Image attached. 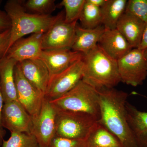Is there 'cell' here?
<instances>
[{
	"instance_id": "4316f807",
	"label": "cell",
	"mask_w": 147,
	"mask_h": 147,
	"mask_svg": "<svg viewBox=\"0 0 147 147\" xmlns=\"http://www.w3.org/2000/svg\"><path fill=\"white\" fill-rule=\"evenodd\" d=\"M49 147H85V140H76L55 136Z\"/></svg>"
},
{
	"instance_id": "6da1fadb",
	"label": "cell",
	"mask_w": 147,
	"mask_h": 147,
	"mask_svg": "<svg viewBox=\"0 0 147 147\" xmlns=\"http://www.w3.org/2000/svg\"><path fill=\"white\" fill-rule=\"evenodd\" d=\"M98 122L118 138L124 147H139L127 120L125 105L129 95L115 88L98 90Z\"/></svg>"
},
{
	"instance_id": "30bf717a",
	"label": "cell",
	"mask_w": 147,
	"mask_h": 147,
	"mask_svg": "<svg viewBox=\"0 0 147 147\" xmlns=\"http://www.w3.org/2000/svg\"><path fill=\"white\" fill-rule=\"evenodd\" d=\"M77 21L67 23L65 14L43 35L42 50L70 49L73 44Z\"/></svg>"
},
{
	"instance_id": "44dd1931",
	"label": "cell",
	"mask_w": 147,
	"mask_h": 147,
	"mask_svg": "<svg viewBox=\"0 0 147 147\" xmlns=\"http://www.w3.org/2000/svg\"><path fill=\"white\" fill-rule=\"evenodd\" d=\"M126 0H107L100 8L102 25L107 30H115L120 18L124 13Z\"/></svg>"
},
{
	"instance_id": "836d02e7",
	"label": "cell",
	"mask_w": 147,
	"mask_h": 147,
	"mask_svg": "<svg viewBox=\"0 0 147 147\" xmlns=\"http://www.w3.org/2000/svg\"><path fill=\"white\" fill-rule=\"evenodd\" d=\"M2 3V1L0 0V7H1V4ZM0 10H1V9H0Z\"/></svg>"
},
{
	"instance_id": "5bb4252c",
	"label": "cell",
	"mask_w": 147,
	"mask_h": 147,
	"mask_svg": "<svg viewBox=\"0 0 147 147\" xmlns=\"http://www.w3.org/2000/svg\"><path fill=\"white\" fill-rule=\"evenodd\" d=\"M18 63L25 78L45 94L50 75L44 62L38 58L26 60Z\"/></svg>"
},
{
	"instance_id": "4dcf8cb0",
	"label": "cell",
	"mask_w": 147,
	"mask_h": 147,
	"mask_svg": "<svg viewBox=\"0 0 147 147\" xmlns=\"http://www.w3.org/2000/svg\"><path fill=\"white\" fill-rule=\"evenodd\" d=\"M138 48L142 50H144L147 48V21L145 23L142 41Z\"/></svg>"
},
{
	"instance_id": "f1b7e54d",
	"label": "cell",
	"mask_w": 147,
	"mask_h": 147,
	"mask_svg": "<svg viewBox=\"0 0 147 147\" xmlns=\"http://www.w3.org/2000/svg\"><path fill=\"white\" fill-rule=\"evenodd\" d=\"M11 27L10 18L5 11L0 10V34L9 30Z\"/></svg>"
},
{
	"instance_id": "e0dca14e",
	"label": "cell",
	"mask_w": 147,
	"mask_h": 147,
	"mask_svg": "<svg viewBox=\"0 0 147 147\" xmlns=\"http://www.w3.org/2000/svg\"><path fill=\"white\" fill-rule=\"evenodd\" d=\"M125 109L129 126L138 146L147 147V112L140 111L127 101Z\"/></svg>"
},
{
	"instance_id": "8992f818",
	"label": "cell",
	"mask_w": 147,
	"mask_h": 147,
	"mask_svg": "<svg viewBox=\"0 0 147 147\" xmlns=\"http://www.w3.org/2000/svg\"><path fill=\"white\" fill-rule=\"evenodd\" d=\"M121 82L133 87L141 86L147 76L144 50L134 48L117 61Z\"/></svg>"
},
{
	"instance_id": "83f0119b",
	"label": "cell",
	"mask_w": 147,
	"mask_h": 147,
	"mask_svg": "<svg viewBox=\"0 0 147 147\" xmlns=\"http://www.w3.org/2000/svg\"><path fill=\"white\" fill-rule=\"evenodd\" d=\"M10 29L0 34V59L5 57L9 47Z\"/></svg>"
},
{
	"instance_id": "2e32d148",
	"label": "cell",
	"mask_w": 147,
	"mask_h": 147,
	"mask_svg": "<svg viewBox=\"0 0 147 147\" xmlns=\"http://www.w3.org/2000/svg\"><path fill=\"white\" fill-rule=\"evenodd\" d=\"M145 26V23L142 20L124 12L118 22L116 29L134 49L139 48Z\"/></svg>"
},
{
	"instance_id": "d4e9b609",
	"label": "cell",
	"mask_w": 147,
	"mask_h": 147,
	"mask_svg": "<svg viewBox=\"0 0 147 147\" xmlns=\"http://www.w3.org/2000/svg\"><path fill=\"white\" fill-rule=\"evenodd\" d=\"M86 0H63L59 6L65 8V20L67 23L77 21L80 15Z\"/></svg>"
},
{
	"instance_id": "d6986e66",
	"label": "cell",
	"mask_w": 147,
	"mask_h": 147,
	"mask_svg": "<svg viewBox=\"0 0 147 147\" xmlns=\"http://www.w3.org/2000/svg\"><path fill=\"white\" fill-rule=\"evenodd\" d=\"M18 63L6 57L0 61V89L4 103L17 100L14 68Z\"/></svg>"
},
{
	"instance_id": "3957f363",
	"label": "cell",
	"mask_w": 147,
	"mask_h": 147,
	"mask_svg": "<svg viewBox=\"0 0 147 147\" xmlns=\"http://www.w3.org/2000/svg\"><path fill=\"white\" fill-rule=\"evenodd\" d=\"M82 81L97 90L112 88L121 82L117 61L112 59L96 45L83 56Z\"/></svg>"
},
{
	"instance_id": "7a4b0ae2",
	"label": "cell",
	"mask_w": 147,
	"mask_h": 147,
	"mask_svg": "<svg viewBox=\"0 0 147 147\" xmlns=\"http://www.w3.org/2000/svg\"><path fill=\"white\" fill-rule=\"evenodd\" d=\"M24 2L22 0H9L5 5V11L11 23L8 49L16 40L26 35L45 33L65 14L63 11L56 16L29 13L24 7Z\"/></svg>"
},
{
	"instance_id": "d6a6232c",
	"label": "cell",
	"mask_w": 147,
	"mask_h": 147,
	"mask_svg": "<svg viewBox=\"0 0 147 147\" xmlns=\"http://www.w3.org/2000/svg\"><path fill=\"white\" fill-rule=\"evenodd\" d=\"M144 56L145 61H146V65L147 70V48L144 50Z\"/></svg>"
},
{
	"instance_id": "5b68a950",
	"label": "cell",
	"mask_w": 147,
	"mask_h": 147,
	"mask_svg": "<svg viewBox=\"0 0 147 147\" xmlns=\"http://www.w3.org/2000/svg\"><path fill=\"white\" fill-rule=\"evenodd\" d=\"M55 108V136L58 137L85 140L98 121L94 117L86 113Z\"/></svg>"
},
{
	"instance_id": "8fae6325",
	"label": "cell",
	"mask_w": 147,
	"mask_h": 147,
	"mask_svg": "<svg viewBox=\"0 0 147 147\" xmlns=\"http://www.w3.org/2000/svg\"><path fill=\"white\" fill-rule=\"evenodd\" d=\"M2 123L3 128L11 133H30L32 117L18 100L4 103Z\"/></svg>"
},
{
	"instance_id": "9a60e30c",
	"label": "cell",
	"mask_w": 147,
	"mask_h": 147,
	"mask_svg": "<svg viewBox=\"0 0 147 147\" xmlns=\"http://www.w3.org/2000/svg\"><path fill=\"white\" fill-rule=\"evenodd\" d=\"M98 45L108 56L117 61L133 49L117 29H105Z\"/></svg>"
},
{
	"instance_id": "7402d4cb",
	"label": "cell",
	"mask_w": 147,
	"mask_h": 147,
	"mask_svg": "<svg viewBox=\"0 0 147 147\" xmlns=\"http://www.w3.org/2000/svg\"><path fill=\"white\" fill-rule=\"evenodd\" d=\"M79 20L84 28H95L102 25L100 8L86 0Z\"/></svg>"
},
{
	"instance_id": "f546056e",
	"label": "cell",
	"mask_w": 147,
	"mask_h": 147,
	"mask_svg": "<svg viewBox=\"0 0 147 147\" xmlns=\"http://www.w3.org/2000/svg\"><path fill=\"white\" fill-rule=\"evenodd\" d=\"M4 103L3 99L0 89V147L2 146L6 134L5 130L4 129L2 123V114Z\"/></svg>"
},
{
	"instance_id": "603a6c76",
	"label": "cell",
	"mask_w": 147,
	"mask_h": 147,
	"mask_svg": "<svg viewBox=\"0 0 147 147\" xmlns=\"http://www.w3.org/2000/svg\"><path fill=\"white\" fill-rule=\"evenodd\" d=\"M2 147H40L36 138L31 133H11L7 140H4Z\"/></svg>"
},
{
	"instance_id": "ac0fdd59",
	"label": "cell",
	"mask_w": 147,
	"mask_h": 147,
	"mask_svg": "<svg viewBox=\"0 0 147 147\" xmlns=\"http://www.w3.org/2000/svg\"><path fill=\"white\" fill-rule=\"evenodd\" d=\"M105 28L102 25L94 29H86L76 24L71 50L86 54L98 44Z\"/></svg>"
},
{
	"instance_id": "484cf974",
	"label": "cell",
	"mask_w": 147,
	"mask_h": 147,
	"mask_svg": "<svg viewBox=\"0 0 147 147\" xmlns=\"http://www.w3.org/2000/svg\"><path fill=\"white\" fill-rule=\"evenodd\" d=\"M125 13L135 16L145 23L147 21V0H129Z\"/></svg>"
},
{
	"instance_id": "7c38bea8",
	"label": "cell",
	"mask_w": 147,
	"mask_h": 147,
	"mask_svg": "<svg viewBox=\"0 0 147 147\" xmlns=\"http://www.w3.org/2000/svg\"><path fill=\"white\" fill-rule=\"evenodd\" d=\"M84 54L70 49L42 50L39 59L46 65L50 79L82 59Z\"/></svg>"
},
{
	"instance_id": "1f68e13d",
	"label": "cell",
	"mask_w": 147,
	"mask_h": 147,
	"mask_svg": "<svg viewBox=\"0 0 147 147\" xmlns=\"http://www.w3.org/2000/svg\"><path fill=\"white\" fill-rule=\"evenodd\" d=\"M88 1L93 5L101 8L105 4L107 0H88Z\"/></svg>"
},
{
	"instance_id": "277c9868",
	"label": "cell",
	"mask_w": 147,
	"mask_h": 147,
	"mask_svg": "<svg viewBox=\"0 0 147 147\" xmlns=\"http://www.w3.org/2000/svg\"><path fill=\"white\" fill-rule=\"evenodd\" d=\"M50 101L57 109L86 113L98 121L100 118L98 90L82 80L65 94Z\"/></svg>"
},
{
	"instance_id": "9c48e42d",
	"label": "cell",
	"mask_w": 147,
	"mask_h": 147,
	"mask_svg": "<svg viewBox=\"0 0 147 147\" xmlns=\"http://www.w3.org/2000/svg\"><path fill=\"white\" fill-rule=\"evenodd\" d=\"M84 68L82 59L64 71L50 78L45 97L49 100H54L72 89L82 80Z\"/></svg>"
},
{
	"instance_id": "cb8c5ba5",
	"label": "cell",
	"mask_w": 147,
	"mask_h": 147,
	"mask_svg": "<svg viewBox=\"0 0 147 147\" xmlns=\"http://www.w3.org/2000/svg\"><path fill=\"white\" fill-rule=\"evenodd\" d=\"M24 6L29 13L40 15H51L57 7L55 0L24 1Z\"/></svg>"
},
{
	"instance_id": "ba28073f",
	"label": "cell",
	"mask_w": 147,
	"mask_h": 147,
	"mask_svg": "<svg viewBox=\"0 0 147 147\" xmlns=\"http://www.w3.org/2000/svg\"><path fill=\"white\" fill-rule=\"evenodd\" d=\"M56 109L45 97L39 113L32 118L31 134L36 138L40 147H49L55 136Z\"/></svg>"
},
{
	"instance_id": "4fadbf2b",
	"label": "cell",
	"mask_w": 147,
	"mask_h": 147,
	"mask_svg": "<svg viewBox=\"0 0 147 147\" xmlns=\"http://www.w3.org/2000/svg\"><path fill=\"white\" fill-rule=\"evenodd\" d=\"M44 34H33L28 37L20 38L7 50L5 57L20 62L28 59H38L42 51V38Z\"/></svg>"
},
{
	"instance_id": "52a82bcc",
	"label": "cell",
	"mask_w": 147,
	"mask_h": 147,
	"mask_svg": "<svg viewBox=\"0 0 147 147\" xmlns=\"http://www.w3.org/2000/svg\"><path fill=\"white\" fill-rule=\"evenodd\" d=\"M14 77L17 100L32 118L35 117L40 111L45 94L25 78L18 63L14 67Z\"/></svg>"
},
{
	"instance_id": "ffe728a7",
	"label": "cell",
	"mask_w": 147,
	"mask_h": 147,
	"mask_svg": "<svg viewBox=\"0 0 147 147\" xmlns=\"http://www.w3.org/2000/svg\"><path fill=\"white\" fill-rule=\"evenodd\" d=\"M85 147H124L115 134L98 122L85 140Z\"/></svg>"
},
{
	"instance_id": "e575fe53",
	"label": "cell",
	"mask_w": 147,
	"mask_h": 147,
	"mask_svg": "<svg viewBox=\"0 0 147 147\" xmlns=\"http://www.w3.org/2000/svg\"><path fill=\"white\" fill-rule=\"evenodd\" d=\"M1 59H0V61H1Z\"/></svg>"
}]
</instances>
